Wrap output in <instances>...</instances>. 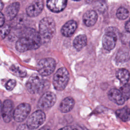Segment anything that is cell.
Instances as JSON below:
<instances>
[{"instance_id": "6da1fadb", "label": "cell", "mask_w": 130, "mask_h": 130, "mask_svg": "<svg viewBox=\"0 0 130 130\" xmlns=\"http://www.w3.org/2000/svg\"><path fill=\"white\" fill-rule=\"evenodd\" d=\"M42 41L36 30L31 27L25 28L21 32L16 43V49L20 52L37 49L40 47Z\"/></svg>"}, {"instance_id": "7a4b0ae2", "label": "cell", "mask_w": 130, "mask_h": 130, "mask_svg": "<svg viewBox=\"0 0 130 130\" xmlns=\"http://www.w3.org/2000/svg\"><path fill=\"white\" fill-rule=\"evenodd\" d=\"M55 30V22L52 18L47 17L43 18L39 23V31L42 43L50 41L54 36Z\"/></svg>"}, {"instance_id": "3957f363", "label": "cell", "mask_w": 130, "mask_h": 130, "mask_svg": "<svg viewBox=\"0 0 130 130\" xmlns=\"http://www.w3.org/2000/svg\"><path fill=\"white\" fill-rule=\"evenodd\" d=\"M45 86V80L40 74H32L26 83L27 90L31 94L38 93L41 92Z\"/></svg>"}, {"instance_id": "277c9868", "label": "cell", "mask_w": 130, "mask_h": 130, "mask_svg": "<svg viewBox=\"0 0 130 130\" xmlns=\"http://www.w3.org/2000/svg\"><path fill=\"white\" fill-rule=\"evenodd\" d=\"M69 73L64 67L59 68L55 73L53 78L54 88L59 91L63 90L66 87L69 81Z\"/></svg>"}, {"instance_id": "5b68a950", "label": "cell", "mask_w": 130, "mask_h": 130, "mask_svg": "<svg viewBox=\"0 0 130 130\" xmlns=\"http://www.w3.org/2000/svg\"><path fill=\"white\" fill-rule=\"evenodd\" d=\"M56 62L51 57L44 58L41 59L37 64V70L42 76H47L51 75L55 70Z\"/></svg>"}, {"instance_id": "8992f818", "label": "cell", "mask_w": 130, "mask_h": 130, "mask_svg": "<svg viewBox=\"0 0 130 130\" xmlns=\"http://www.w3.org/2000/svg\"><path fill=\"white\" fill-rule=\"evenodd\" d=\"M46 119V115L41 110H38L32 113L28 117L26 124L30 129H35L42 125Z\"/></svg>"}, {"instance_id": "52a82bcc", "label": "cell", "mask_w": 130, "mask_h": 130, "mask_svg": "<svg viewBox=\"0 0 130 130\" xmlns=\"http://www.w3.org/2000/svg\"><path fill=\"white\" fill-rule=\"evenodd\" d=\"M56 95L52 92L47 91L44 93L39 99L37 107L39 110H46L52 107L55 103Z\"/></svg>"}, {"instance_id": "ba28073f", "label": "cell", "mask_w": 130, "mask_h": 130, "mask_svg": "<svg viewBox=\"0 0 130 130\" xmlns=\"http://www.w3.org/2000/svg\"><path fill=\"white\" fill-rule=\"evenodd\" d=\"M31 110L30 105L26 103L19 105L14 110L13 113V118L14 120L20 122L23 121L28 116Z\"/></svg>"}, {"instance_id": "9c48e42d", "label": "cell", "mask_w": 130, "mask_h": 130, "mask_svg": "<svg viewBox=\"0 0 130 130\" xmlns=\"http://www.w3.org/2000/svg\"><path fill=\"white\" fill-rule=\"evenodd\" d=\"M13 108L14 104L12 101L6 100L4 102L1 112L3 119L5 122H9L13 117Z\"/></svg>"}, {"instance_id": "30bf717a", "label": "cell", "mask_w": 130, "mask_h": 130, "mask_svg": "<svg viewBox=\"0 0 130 130\" xmlns=\"http://www.w3.org/2000/svg\"><path fill=\"white\" fill-rule=\"evenodd\" d=\"M43 8L44 3L42 0H35L27 7L26 13L29 17H36L42 12Z\"/></svg>"}, {"instance_id": "8fae6325", "label": "cell", "mask_w": 130, "mask_h": 130, "mask_svg": "<svg viewBox=\"0 0 130 130\" xmlns=\"http://www.w3.org/2000/svg\"><path fill=\"white\" fill-rule=\"evenodd\" d=\"M117 36L112 30H108L103 37V45L107 50L113 49L115 46Z\"/></svg>"}, {"instance_id": "7c38bea8", "label": "cell", "mask_w": 130, "mask_h": 130, "mask_svg": "<svg viewBox=\"0 0 130 130\" xmlns=\"http://www.w3.org/2000/svg\"><path fill=\"white\" fill-rule=\"evenodd\" d=\"M67 4V0H47V6L52 12L58 13L64 9Z\"/></svg>"}, {"instance_id": "4fadbf2b", "label": "cell", "mask_w": 130, "mask_h": 130, "mask_svg": "<svg viewBox=\"0 0 130 130\" xmlns=\"http://www.w3.org/2000/svg\"><path fill=\"white\" fill-rule=\"evenodd\" d=\"M20 9V4L14 2L9 5L5 10V18L8 20H11L16 18Z\"/></svg>"}, {"instance_id": "5bb4252c", "label": "cell", "mask_w": 130, "mask_h": 130, "mask_svg": "<svg viewBox=\"0 0 130 130\" xmlns=\"http://www.w3.org/2000/svg\"><path fill=\"white\" fill-rule=\"evenodd\" d=\"M77 27V22L73 20L67 21L62 27L61 32L62 35L66 37H71L73 35Z\"/></svg>"}, {"instance_id": "9a60e30c", "label": "cell", "mask_w": 130, "mask_h": 130, "mask_svg": "<svg viewBox=\"0 0 130 130\" xmlns=\"http://www.w3.org/2000/svg\"><path fill=\"white\" fill-rule=\"evenodd\" d=\"M109 99L117 105H123L125 100L123 98L120 90L116 88H112L109 90L108 93Z\"/></svg>"}, {"instance_id": "2e32d148", "label": "cell", "mask_w": 130, "mask_h": 130, "mask_svg": "<svg viewBox=\"0 0 130 130\" xmlns=\"http://www.w3.org/2000/svg\"><path fill=\"white\" fill-rule=\"evenodd\" d=\"M98 20V15L94 10H88L86 11L83 16L84 23L87 26L93 25Z\"/></svg>"}, {"instance_id": "e0dca14e", "label": "cell", "mask_w": 130, "mask_h": 130, "mask_svg": "<svg viewBox=\"0 0 130 130\" xmlns=\"http://www.w3.org/2000/svg\"><path fill=\"white\" fill-rule=\"evenodd\" d=\"M74 105V100L72 97L68 96L61 102L59 106V110L62 113H67L72 110Z\"/></svg>"}, {"instance_id": "ac0fdd59", "label": "cell", "mask_w": 130, "mask_h": 130, "mask_svg": "<svg viewBox=\"0 0 130 130\" xmlns=\"http://www.w3.org/2000/svg\"><path fill=\"white\" fill-rule=\"evenodd\" d=\"M87 44V37L85 35L77 36L73 41V46L77 50L80 51Z\"/></svg>"}, {"instance_id": "d6986e66", "label": "cell", "mask_w": 130, "mask_h": 130, "mask_svg": "<svg viewBox=\"0 0 130 130\" xmlns=\"http://www.w3.org/2000/svg\"><path fill=\"white\" fill-rule=\"evenodd\" d=\"M117 78L121 83L123 84H126L130 77V74L128 71L125 69H120L116 73Z\"/></svg>"}, {"instance_id": "ffe728a7", "label": "cell", "mask_w": 130, "mask_h": 130, "mask_svg": "<svg viewBox=\"0 0 130 130\" xmlns=\"http://www.w3.org/2000/svg\"><path fill=\"white\" fill-rule=\"evenodd\" d=\"M116 115L123 121H127L130 119V108L125 107L118 109L116 112Z\"/></svg>"}, {"instance_id": "44dd1931", "label": "cell", "mask_w": 130, "mask_h": 130, "mask_svg": "<svg viewBox=\"0 0 130 130\" xmlns=\"http://www.w3.org/2000/svg\"><path fill=\"white\" fill-rule=\"evenodd\" d=\"M129 57V55L128 51L125 49H121L117 53L116 56V59L117 60L120 62L125 61L128 59Z\"/></svg>"}, {"instance_id": "7402d4cb", "label": "cell", "mask_w": 130, "mask_h": 130, "mask_svg": "<svg viewBox=\"0 0 130 130\" xmlns=\"http://www.w3.org/2000/svg\"><path fill=\"white\" fill-rule=\"evenodd\" d=\"M129 16L128 11L125 8L121 7H119L116 12L117 17L120 20H124Z\"/></svg>"}, {"instance_id": "603a6c76", "label": "cell", "mask_w": 130, "mask_h": 130, "mask_svg": "<svg viewBox=\"0 0 130 130\" xmlns=\"http://www.w3.org/2000/svg\"><path fill=\"white\" fill-rule=\"evenodd\" d=\"M10 70L15 75L18 77H25L26 75V72L25 71L23 70L19 67H16L14 65H13L10 67Z\"/></svg>"}, {"instance_id": "cb8c5ba5", "label": "cell", "mask_w": 130, "mask_h": 130, "mask_svg": "<svg viewBox=\"0 0 130 130\" xmlns=\"http://www.w3.org/2000/svg\"><path fill=\"white\" fill-rule=\"evenodd\" d=\"M120 91H121L123 98L126 100L130 98V84L126 83L124 84L121 88Z\"/></svg>"}, {"instance_id": "d4e9b609", "label": "cell", "mask_w": 130, "mask_h": 130, "mask_svg": "<svg viewBox=\"0 0 130 130\" xmlns=\"http://www.w3.org/2000/svg\"><path fill=\"white\" fill-rule=\"evenodd\" d=\"M94 8L100 12H104L107 9V4L104 0H98L94 4Z\"/></svg>"}, {"instance_id": "484cf974", "label": "cell", "mask_w": 130, "mask_h": 130, "mask_svg": "<svg viewBox=\"0 0 130 130\" xmlns=\"http://www.w3.org/2000/svg\"><path fill=\"white\" fill-rule=\"evenodd\" d=\"M10 26L8 25H3L0 27V36L2 38H4L8 35L10 31Z\"/></svg>"}, {"instance_id": "4316f807", "label": "cell", "mask_w": 130, "mask_h": 130, "mask_svg": "<svg viewBox=\"0 0 130 130\" xmlns=\"http://www.w3.org/2000/svg\"><path fill=\"white\" fill-rule=\"evenodd\" d=\"M16 85V81L14 79L9 80L6 84V88L9 90H12L15 87Z\"/></svg>"}, {"instance_id": "83f0119b", "label": "cell", "mask_w": 130, "mask_h": 130, "mask_svg": "<svg viewBox=\"0 0 130 130\" xmlns=\"http://www.w3.org/2000/svg\"><path fill=\"white\" fill-rule=\"evenodd\" d=\"M17 130H30V129L29 128V127H28L26 124H21L18 126Z\"/></svg>"}, {"instance_id": "f1b7e54d", "label": "cell", "mask_w": 130, "mask_h": 130, "mask_svg": "<svg viewBox=\"0 0 130 130\" xmlns=\"http://www.w3.org/2000/svg\"><path fill=\"white\" fill-rule=\"evenodd\" d=\"M5 15L0 12V27L4 25L5 22Z\"/></svg>"}, {"instance_id": "f546056e", "label": "cell", "mask_w": 130, "mask_h": 130, "mask_svg": "<svg viewBox=\"0 0 130 130\" xmlns=\"http://www.w3.org/2000/svg\"><path fill=\"white\" fill-rule=\"evenodd\" d=\"M59 130H79L78 128L74 126H66L61 128Z\"/></svg>"}, {"instance_id": "4dcf8cb0", "label": "cell", "mask_w": 130, "mask_h": 130, "mask_svg": "<svg viewBox=\"0 0 130 130\" xmlns=\"http://www.w3.org/2000/svg\"><path fill=\"white\" fill-rule=\"evenodd\" d=\"M125 28L127 31L130 32V19L126 22L125 25Z\"/></svg>"}, {"instance_id": "1f68e13d", "label": "cell", "mask_w": 130, "mask_h": 130, "mask_svg": "<svg viewBox=\"0 0 130 130\" xmlns=\"http://www.w3.org/2000/svg\"><path fill=\"white\" fill-rule=\"evenodd\" d=\"M3 7H4V4H3V3L0 0V12H1V11L3 9Z\"/></svg>"}, {"instance_id": "d6a6232c", "label": "cell", "mask_w": 130, "mask_h": 130, "mask_svg": "<svg viewBox=\"0 0 130 130\" xmlns=\"http://www.w3.org/2000/svg\"><path fill=\"white\" fill-rule=\"evenodd\" d=\"M39 130H51V128H50L48 127H43L40 129H39Z\"/></svg>"}, {"instance_id": "836d02e7", "label": "cell", "mask_w": 130, "mask_h": 130, "mask_svg": "<svg viewBox=\"0 0 130 130\" xmlns=\"http://www.w3.org/2000/svg\"><path fill=\"white\" fill-rule=\"evenodd\" d=\"M2 102L0 101V112L2 111Z\"/></svg>"}, {"instance_id": "e575fe53", "label": "cell", "mask_w": 130, "mask_h": 130, "mask_svg": "<svg viewBox=\"0 0 130 130\" xmlns=\"http://www.w3.org/2000/svg\"><path fill=\"white\" fill-rule=\"evenodd\" d=\"M73 1H80V0H73Z\"/></svg>"}, {"instance_id": "d590c367", "label": "cell", "mask_w": 130, "mask_h": 130, "mask_svg": "<svg viewBox=\"0 0 130 130\" xmlns=\"http://www.w3.org/2000/svg\"><path fill=\"white\" fill-rule=\"evenodd\" d=\"M129 48H130V42H129Z\"/></svg>"}]
</instances>
